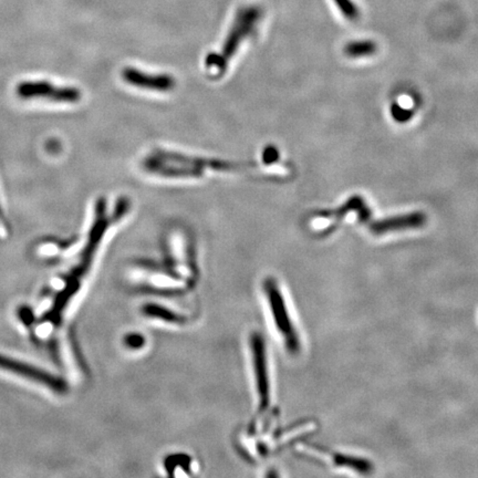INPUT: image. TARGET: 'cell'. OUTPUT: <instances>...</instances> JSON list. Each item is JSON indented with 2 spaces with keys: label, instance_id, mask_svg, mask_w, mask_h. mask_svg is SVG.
<instances>
[{
  "label": "cell",
  "instance_id": "obj_1",
  "mask_svg": "<svg viewBox=\"0 0 478 478\" xmlns=\"http://www.w3.org/2000/svg\"><path fill=\"white\" fill-rule=\"evenodd\" d=\"M141 167L144 172L153 177L177 179H203L209 174L237 169L229 162L163 149L152 150L146 154Z\"/></svg>",
  "mask_w": 478,
  "mask_h": 478
},
{
  "label": "cell",
  "instance_id": "obj_2",
  "mask_svg": "<svg viewBox=\"0 0 478 478\" xmlns=\"http://www.w3.org/2000/svg\"><path fill=\"white\" fill-rule=\"evenodd\" d=\"M260 21L257 8L246 7L237 13L221 49L209 53L205 59V71L211 78H219L228 70L230 61L242 48L243 43L255 35Z\"/></svg>",
  "mask_w": 478,
  "mask_h": 478
},
{
  "label": "cell",
  "instance_id": "obj_3",
  "mask_svg": "<svg viewBox=\"0 0 478 478\" xmlns=\"http://www.w3.org/2000/svg\"><path fill=\"white\" fill-rule=\"evenodd\" d=\"M128 279L134 287L167 297L185 295L194 287L167 267V265L156 266L139 262L130 268Z\"/></svg>",
  "mask_w": 478,
  "mask_h": 478
},
{
  "label": "cell",
  "instance_id": "obj_4",
  "mask_svg": "<svg viewBox=\"0 0 478 478\" xmlns=\"http://www.w3.org/2000/svg\"><path fill=\"white\" fill-rule=\"evenodd\" d=\"M262 289L274 329L279 335L286 350L291 355H297L300 351L299 335L292 321L289 308L279 284L274 278L268 277L262 282Z\"/></svg>",
  "mask_w": 478,
  "mask_h": 478
},
{
  "label": "cell",
  "instance_id": "obj_5",
  "mask_svg": "<svg viewBox=\"0 0 478 478\" xmlns=\"http://www.w3.org/2000/svg\"><path fill=\"white\" fill-rule=\"evenodd\" d=\"M250 371L254 385L255 400L258 414L269 411L272 406V382H270L269 361L267 345L258 331H252L248 338Z\"/></svg>",
  "mask_w": 478,
  "mask_h": 478
},
{
  "label": "cell",
  "instance_id": "obj_6",
  "mask_svg": "<svg viewBox=\"0 0 478 478\" xmlns=\"http://www.w3.org/2000/svg\"><path fill=\"white\" fill-rule=\"evenodd\" d=\"M165 250L167 267L194 286L199 269L193 240L181 230L173 232L167 237Z\"/></svg>",
  "mask_w": 478,
  "mask_h": 478
},
{
  "label": "cell",
  "instance_id": "obj_7",
  "mask_svg": "<svg viewBox=\"0 0 478 478\" xmlns=\"http://www.w3.org/2000/svg\"><path fill=\"white\" fill-rule=\"evenodd\" d=\"M18 96L25 100L43 99L56 104H77L81 100V92L73 87H59L49 81H23L16 88Z\"/></svg>",
  "mask_w": 478,
  "mask_h": 478
},
{
  "label": "cell",
  "instance_id": "obj_8",
  "mask_svg": "<svg viewBox=\"0 0 478 478\" xmlns=\"http://www.w3.org/2000/svg\"><path fill=\"white\" fill-rule=\"evenodd\" d=\"M121 78L128 86L154 94H169L177 87V80L169 73L152 72L135 67H126Z\"/></svg>",
  "mask_w": 478,
  "mask_h": 478
},
{
  "label": "cell",
  "instance_id": "obj_9",
  "mask_svg": "<svg viewBox=\"0 0 478 478\" xmlns=\"http://www.w3.org/2000/svg\"><path fill=\"white\" fill-rule=\"evenodd\" d=\"M142 317L150 323L164 327H185L191 320V316L177 306L165 304L164 301L144 302L140 307Z\"/></svg>",
  "mask_w": 478,
  "mask_h": 478
},
{
  "label": "cell",
  "instance_id": "obj_10",
  "mask_svg": "<svg viewBox=\"0 0 478 478\" xmlns=\"http://www.w3.org/2000/svg\"><path fill=\"white\" fill-rule=\"evenodd\" d=\"M0 367L4 370L11 371V372L17 373L21 377L41 383V384L45 385L47 388L52 389L53 391H57V392L63 393L67 390L65 381L61 380L56 375L50 374L45 371L40 370L38 367H31V365H26L21 361L13 360L11 357L0 355Z\"/></svg>",
  "mask_w": 478,
  "mask_h": 478
},
{
  "label": "cell",
  "instance_id": "obj_11",
  "mask_svg": "<svg viewBox=\"0 0 478 478\" xmlns=\"http://www.w3.org/2000/svg\"><path fill=\"white\" fill-rule=\"evenodd\" d=\"M426 223V215L422 211H413L410 214L389 217L372 222L369 226L370 232L374 235H384L388 233L399 232L404 229L420 228Z\"/></svg>",
  "mask_w": 478,
  "mask_h": 478
},
{
  "label": "cell",
  "instance_id": "obj_12",
  "mask_svg": "<svg viewBox=\"0 0 478 478\" xmlns=\"http://www.w3.org/2000/svg\"><path fill=\"white\" fill-rule=\"evenodd\" d=\"M162 466L167 475L173 477H191L197 475L199 471V464L194 458L184 453L167 455Z\"/></svg>",
  "mask_w": 478,
  "mask_h": 478
},
{
  "label": "cell",
  "instance_id": "obj_13",
  "mask_svg": "<svg viewBox=\"0 0 478 478\" xmlns=\"http://www.w3.org/2000/svg\"><path fill=\"white\" fill-rule=\"evenodd\" d=\"M312 448H315L317 450H321V452H326L328 453V450H323L321 446L312 445ZM330 456H331V460H333V463L335 466H339V467H348L351 468L352 471L357 472L360 474H370L373 471V466L370 462H367V460H363V458L355 457V456L345 455V454L341 453H333V452H329Z\"/></svg>",
  "mask_w": 478,
  "mask_h": 478
},
{
  "label": "cell",
  "instance_id": "obj_14",
  "mask_svg": "<svg viewBox=\"0 0 478 478\" xmlns=\"http://www.w3.org/2000/svg\"><path fill=\"white\" fill-rule=\"evenodd\" d=\"M377 49L378 47L373 41H353V43H348L345 48V53L350 58H362V57L372 56L377 52Z\"/></svg>",
  "mask_w": 478,
  "mask_h": 478
},
{
  "label": "cell",
  "instance_id": "obj_15",
  "mask_svg": "<svg viewBox=\"0 0 478 478\" xmlns=\"http://www.w3.org/2000/svg\"><path fill=\"white\" fill-rule=\"evenodd\" d=\"M365 206V201H363L362 197L360 196H353L352 199H349V201L345 203V205L340 207V209H335V211H325V213H321L319 214V216L321 217H343L345 215H347L349 211H360L362 207Z\"/></svg>",
  "mask_w": 478,
  "mask_h": 478
},
{
  "label": "cell",
  "instance_id": "obj_16",
  "mask_svg": "<svg viewBox=\"0 0 478 478\" xmlns=\"http://www.w3.org/2000/svg\"><path fill=\"white\" fill-rule=\"evenodd\" d=\"M123 347L126 350L131 351V352H138V351L143 350L146 347V338L143 333H126L123 338Z\"/></svg>",
  "mask_w": 478,
  "mask_h": 478
},
{
  "label": "cell",
  "instance_id": "obj_17",
  "mask_svg": "<svg viewBox=\"0 0 478 478\" xmlns=\"http://www.w3.org/2000/svg\"><path fill=\"white\" fill-rule=\"evenodd\" d=\"M391 113H392L393 118L395 121L400 122H406L412 118V113L408 110L406 109L401 108L398 104H393L392 109H391Z\"/></svg>",
  "mask_w": 478,
  "mask_h": 478
},
{
  "label": "cell",
  "instance_id": "obj_18",
  "mask_svg": "<svg viewBox=\"0 0 478 478\" xmlns=\"http://www.w3.org/2000/svg\"><path fill=\"white\" fill-rule=\"evenodd\" d=\"M4 223H5V216H4V211L0 205V224H4Z\"/></svg>",
  "mask_w": 478,
  "mask_h": 478
}]
</instances>
